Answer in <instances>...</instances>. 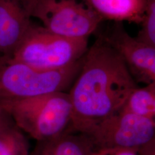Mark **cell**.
Instances as JSON below:
<instances>
[{"mask_svg":"<svg viewBox=\"0 0 155 155\" xmlns=\"http://www.w3.org/2000/svg\"><path fill=\"white\" fill-rule=\"evenodd\" d=\"M137 87L122 58L100 38L83 56L68 93L73 132L87 134L118 112Z\"/></svg>","mask_w":155,"mask_h":155,"instance_id":"1","label":"cell"},{"mask_svg":"<svg viewBox=\"0 0 155 155\" xmlns=\"http://www.w3.org/2000/svg\"><path fill=\"white\" fill-rule=\"evenodd\" d=\"M0 107L22 132L38 142L73 132L72 105L66 92L7 101Z\"/></svg>","mask_w":155,"mask_h":155,"instance_id":"2","label":"cell"},{"mask_svg":"<svg viewBox=\"0 0 155 155\" xmlns=\"http://www.w3.org/2000/svg\"><path fill=\"white\" fill-rule=\"evenodd\" d=\"M82 61L61 70H43L11 58H0V104L65 92L77 77Z\"/></svg>","mask_w":155,"mask_h":155,"instance_id":"3","label":"cell"},{"mask_svg":"<svg viewBox=\"0 0 155 155\" xmlns=\"http://www.w3.org/2000/svg\"><path fill=\"white\" fill-rule=\"evenodd\" d=\"M88 48V39L64 37L32 24L11 58L40 70H57L80 61Z\"/></svg>","mask_w":155,"mask_h":155,"instance_id":"4","label":"cell"},{"mask_svg":"<svg viewBox=\"0 0 155 155\" xmlns=\"http://www.w3.org/2000/svg\"><path fill=\"white\" fill-rule=\"evenodd\" d=\"M86 134L97 153L124 151L139 155L155 145V121L118 111Z\"/></svg>","mask_w":155,"mask_h":155,"instance_id":"5","label":"cell"},{"mask_svg":"<svg viewBox=\"0 0 155 155\" xmlns=\"http://www.w3.org/2000/svg\"><path fill=\"white\" fill-rule=\"evenodd\" d=\"M31 17L52 33L72 39H88L102 20L79 0H22Z\"/></svg>","mask_w":155,"mask_h":155,"instance_id":"6","label":"cell"},{"mask_svg":"<svg viewBox=\"0 0 155 155\" xmlns=\"http://www.w3.org/2000/svg\"><path fill=\"white\" fill-rule=\"evenodd\" d=\"M102 38L122 58L136 82H155V47L129 35L122 22H116Z\"/></svg>","mask_w":155,"mask_h":155,"instance_id":"7","label":"cell"},{"mask_svg":"<svg viewBox=\"0 0 155 155\" xmlns=\"http://www.w3.org/2000/svg\"><path fill=\"white\" fill-rule=\"evenodd\" d=\"M22 0H0V55L12 58L32 25Z\"/></svg>","mask_w":155,"mask_h":155,"instance_id":"8","label":"cell"},{"mask_svg":"<svg viewBox=\"0 0 155 155\" xmlns=\"http://www.w3.org/2000/svg\"><path fill=\"white\" fill-rule=\"evenodd\" d=\"M103 20L141 24L145 0H79Z\"/></svg>","mask_w":155,"mask_h":155,"instance_id":"9","label":"cell"},{"mask_svg":"<svg viewBox=\"0 0 155 155\" xmlns=\"http://www.w3.org/2000/svg\"><path fill=\"white\" fill-rule=\"evenodd\" d=\"M35 151L44 155H96L93 141L84 133L68 132L50 140L38 142Z\"/></svg>","mask_w":155,"mask_h":155,"instance_id":"10","label":"cell"},{"mask_svg":"<svg viewBox=\"0 0 155 155\" xmlns=\"http://www.w3.org/2000/svg\"><path fill=\"white\" fill-rule=\"evenodd\" d=\"M0 155H30L23 132L4 110L0 116Z\"/></svg>","mask_w":155,"mask_h":155,"instance_id":"11","label":"cell"},{"mask_svg":"<svg viewBox=\"0 0 155 155\" xmlns=\"http://www.w3.org/2000/svg\"><path fill=\"white\" fill-rule=\"evenodd\" d=\"M119 111L155 121V82L133 89Z\"/></svg>","mask_w":155,"mask_h":155,"instance_id":"12","label":"cell"},{"mask_svg":"<svg viewBox=\"0 0 155 155\" xmlns=\"http://www.w3.org/2000/svg\"><path fill=\"white\" fill-rule=\"evenodd\" d=\"M141 28L136 38L155 47V0H145Z\"/></svg>","mask_w":155,"mask_h":155,"instance_id":"13","label":"cell"},{"mask_svg":"<svg viewBox=\"0 0 155 155\" xmlns=\"http://www.w3.org/2000/svg\"><path fill=\"white\" fill-rule=\"evenodd\" d=\"M43 155V154H41V153H40L39 152H36V151H35V150H34L33 152V153L31 154V155Z\"/></svg>","mask_w":155,"mask_h":155,"instance_id":"14","label":"cell"},{"mask_svg":"<svg viewBox=\"0 0 155 155\" xmlns=\"http://www.w3.org/2000/svg\"><path fill=\"white\" fill-rule=\"evenodd\" d=\"M2 113H3V110H2V109L0 107V116H1V114H2Z\"/></svg>","mask_w":155,"mask_h":155,"instance_id":"15","label":"cell"},{"mask_svg":"<svg viewBox=\"0 0 155 155\" xmlns=\"http://www.w3.org/2000/svg\"><path fill=\"white\" fill-rule=\"evenodd\" d=\"M0 58H1V55H0Z\"/></svg>","mask_w":155,"mask_h":155,"instance_id":"16","label":"cell"}]
</instances>
